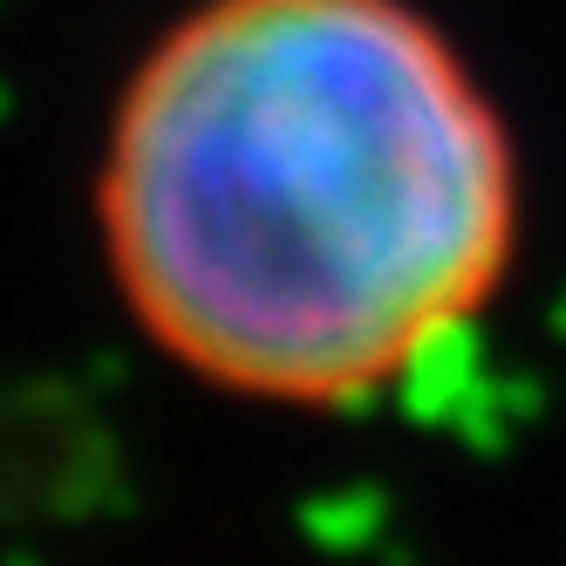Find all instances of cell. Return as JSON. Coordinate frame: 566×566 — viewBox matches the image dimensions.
<instances>
[{"label": "cell", "mask_w": 566, "mask_h": 566, "mask_svg": "<svg viewBox=\"0 0 566 566\" xmlns=\"http://www.w3.org/2000/svg\"><path fill=\"white\" fill-rule=\"evenodd\" d=\"M96 212L116 294L178 369L335 410L492 307L518 165L410 0H206L137 62Z\"/></svg>", "instance_id": "6da1fadb"}]
</instances>
